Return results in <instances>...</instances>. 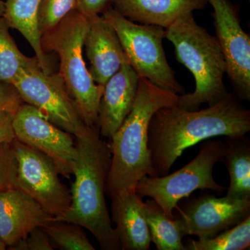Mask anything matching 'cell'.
<instances>
[{"label":"cell","mask_w":250,"mask_h":250,"mask_svg":"<svg viewBox=\"0 0 250 250\" xmlns=\"http://www.w3.org/2000/svg\"><path fill=\"white\" fill-rule=\"evenodd\" d=\"M12 84L24 103L51 123L77 137L88 129L59 74H46L39 65L22 70Z\"/></svg>","instance_id":"obj_9"},{"label":"cell","mask_w":250,"mask_h":250,"mask_svg":"<svg viewBox=\"0 0 250 250\" xmlns=\"http://www.w3.org/2000/svg\"><path fill=\"white\" fill-rule=\"evenodd\" d=\"M110 199L111 220L116 224L114 229L121 250H149L152 239L145 217L142 197L133 190Z\"/></svg>","instance_id":"obj_16"},{"label":"cell","mask_w":250,"mask_h":250,"mask_svg":"<svg viewBox=\"0 0 250 250\" xmlns=\"http://www.w3.org/2000/svg\"><path fill=\"white\" fill-rule=\"evenodd\" d=\"M9 29L6 20L0 16V82L12 84L22 70L40 63L36 57L29 58L21 52Z\"/></svg>","instance_id":"obj_21"},{"label":"cell","mask_w":250,"mask_h":250,"mask_svg":"<svg viewBox=\"0 0 250 250\" xmlns=\"http://www.w3.org/2000/svg\"><path fill=\"white\" fill-rule=\"evenodd\" d=\"M12 126L15 139L45 154L53 161L60 174L70 177L78 155L71 134L27 103L22 104L13 116Z\"/></svg>","instance_id":"obj_11"},{"label":"cell","mask_w":250,"mask_h":250,"mask_svg":"<svg viewBox=\"0 0 250 250\" xmlns=\"http://www.w3.org/2000/svg\"><path fill=\"white\" fill-rule=\"evenodd\" d=\"M250 131V111L234 93L197 111L177 104L158 110L148 130V147L156 177L169 173L184 151L210 138L234 137Z\"/></svg>","instance_id":"obj_1"},{"label":"cell","mask_w":250,"mask_h":250,"mask_svg":"<svg viewBox=\"0 0 250 250\" xmlns=\"http://www.w3.org/2000/svg\"><path fill=\"white\" fill-rule=\"evenodd\" d=\"M165 38L174 45L177 60L195 79V90L179 95L177 106L197 111L204 104L211 106L227 96L223 52L215 36L197 24L193 13L184 15L166 29Z\"/></svg>","instance_id":"obj_4"},{"label":"cell","mask_w":250,"mask_h":250,"mask_svg":"<svg viewBox=\"0 0 250 250\" xmlns=\"http://www.w3.org/2000/svg\"><path fill=\"white\" fill-rule=\"evenodd\" d=\"M179 98L178 94L140 77L132 110L110 139L111 162L106 187L110 198L135 190L145 176L156 177L148 147L149 123L158 110L177 104Z\"/></svg>","instance_id":"obj_3"},{"label":"cell","mask_w":250,"mask_h":250,"mask_svg":"<svg viewBox=\"0 0 250 250\" xmlns=\"http://www.w3.org/2000/svg\"><path fill=\"white\" fill-rule=\"evenodd\" d=\"M14 160V187L25 192L55 220L67 213L71 195L53 161L16 139L10 143Z\"/></svg>","instance_id":"obj_8"},{"label":"cell","mask_w":250,"mask_h":250,"mask_svg":"<svg viewBox=\"0 0 250 250\" xmlns=\"http://www.w3.org/2000/svg\"><path fill=\"white\" fill-rule=\"evenodd\" d=\"M6 249V244L1 241V238H0V250H4Z\"/></svg>","instance_id":"obj_31"},{"label":"cell","mask_w":250,"mask_h":250,"mask_svg":"<svg viewBox=\"0 0 250 250\" xmlns=\"http://www.w3.org/2000/svg\"><path fill=\"white\" fill-rule=\"evenodd\" d=\"M207 0H113L111 7L129 21L167 29L184 15L205 9Z\"/></svg>","instance_id":"obj_17"},{"label":"cell","mask_w":250,"mask_h":250,"mask_svg":"<svg viewBox=\"0 0 250 250\" xmlns=\"http://www.w3.org/2000/svg\"><path fill=\"white\" fill-rule=\"evenodd\" d=\"M144 213L152 242L158 250H186L178 221L170 218L153 199L144 202Z\"/></svg>","instance_id":"obj_20"},{"label":"cell","mask_w":250,"mask_h":250,"mask_svg":"<svg viewBox=\"0 0 250 250\" xmlns=\"http://www.w3.org/2000/svg\"><path fill=\"white\" fill-rule=\"evenodd\" d=\"M50 239L54 249L95 250L83 228L71 222L54 220L42 228Z\"/></svg>","instance_id":"obj_23"},{"label":"cell","mask_w":250,"mask_h":250,"mask_svg":"<svg viewBox=\"0 0 250 250\" xmlns=\"http://www.w3.org/2000/svg\"><path fill=\"white\" fill-rule=\"evenodd\" d=\"M225 142L205 140L196 157L174 173L162 177L145 176L140 179L135 191L141 197H151L157 202L170 218L179 202L192 192L211 190L221 195L228 188L215 182L213 169L216 163L223 161Z\"/></svg>","instance_id":"obj_6"},{"label":"cell","mask_w":250,"mask_h":250,"mask_svg":"<svg viewBox=\"0 0 250 250\" xmlns=\"http://www.w3.org/2000/svg\"><path fill=\"white\" fill-rule=\"evenodd\" d=\"M55 220L34 199L14 187L0 190V238L12 249L36 228Z\"/></svg>","instance_id":"obj_14"},{"label":"cell","mask_w":250,"mask_h":250,"mask_svg":"<svg viewBox=\"0 0 250 250\" xmlns=\"http://www.w3.org/2000/svg\"><path fill=\"white\" fill-rule=\"evenodd\" d=\"M113 0H77V10L85 16L101 15L111 7Z\"/></svg>","instance_id":"obj_28"},{"label":"cell","mask_w":250,"mask_h":250,"mask_svg":"<svg viewBox=\"0 0 250 250\" xmlns=\"http://www.w3.org/2000/svg\"><path fill=\"white\" fill-rule=\"evenodd\" d=\"M41 0H6L3 17L10 28L16 29L25 38L35 52L41 70L53 73L50 58L41 46V36L38 29L37 13Z\"/></svg>","instance_id":"obj_18"},{"label":"cell","mask_w":250,"mask_h":250,"mask_svg":"<svg viewBox=\"0 0 250 250\" xmlns=\"http://www.w3.org/2000/svg\"><path fill=\"white\" fill-rule=\"evenodd\" d=\"M13 116L9 113H0V145L11 143L15 139Z\"/></svg>","instance_id":"obj_29"},{"label":"cell","mask_w":250,"mask_h":250,"mask_svg":"<svg viewBox=\"0 0 250 250\" xmlns=\"http://www.w3.org/2000/svg\"><path fill=\"white\" fill-rule=\"evenodd\" d=\"M174 217L186 236L209 239L250 215V200L205 194L189 200Z\"/></svg>","instance_id":"obj_12"},{"label":"cell","mask_w":250,"mask_h":250,"mask_svg":"<svg viewBox=\"0 0 250 250\" xmlns=\"http://www.w3.org/2000/svg\"><path fill=\"white\" fill-rule=\"evenodd\" d=\"M102 15L114 28L130 65L140 77L163 89L185 93L166 59L163 45L166 29L152 24H136L111 6Z\"/></svg>","instance_id":"obj_7"},{"label":"cell","mask_w":250,"mask_h":250,"mask_svg":"<svg viewBox=\"0 0 250 250\" xmlns=\"http://www.w3.org/2000/svg\"><path fill=\"white\" fill-rule=\"evenodd\" d=\"M223 162L229 174L226 196L250 200V141L246 135L226 137Z\"/></svg>","instance_id":"obj_19"},{"label":"cell","mask_w":250,"mask_h":250,"mask_svg":"<svg viewBox=\"0 0 250 250\" xmlns=\"http://www.w3.org/2000/svg\"><path fill=\"white\" fill-rule=\"evenodd\" d=\"M5 11V3L2 0H0V16H4Z\"/></svg>","instance_id":"obj_30"},{"label":"cell","mask_w":250,"mask_h":250,"mask_svg":"<svg viewBox=\"0 0 250 250\" xmlns=\"http://www.w3.org/2000/svg\"><path fill=\"white\" fill-rule=\"evenodd\" d=\"M250 246V215L236 226L209 239H190L186 250H244Z\"/></svg>","instance_id":"obj_22"},{"label":"cell","mask_w":250,"mask_h":250,"mask_svg":"<svg viewBox=\"0 0 250 250\" xmlns=\"http://www.w3.org/2000/svg\"><path fill=\"white\" fill-rule=\"evenodd\" d=\"M14 160L10 143L0 145V190L14 187Z\"/></svg>","instance_id":"obj_25"},{"label":"cell","mask_w":250,"mask_h":250,"mask_svg":"<svg viewBox=\"0 0 250 250\" xmlns=\"http://www.w3.org/2000/svg\"><path fill=\"white\" fill-rule=\"evenodd\" d=\"M213 9L215 38L225 58L234 93L250 100V36L241 24L239 9L230 0H207Z\"/></svg>","instance_id":"obj_10"},{"label":"cell","mask_w":250,"mask_h":250,"mask_svg":"<svg viewBox=\"0 0 250 250\" xmlns=\"http://www.w3.org/2000/svg\"><path fill=\"white\" fill-rule=\"evenodd\" d=\"M76 9L77 0H41L37 13L38 29L41 36L52 30Z\"/></svg>","instance_id":"obj_24"},{"label":"cell","mask_w":250,"mask_h":250,"mask_svg":"<svg viewBox=\"0 0 250 250\" xmlns=\"http://www.w3.org/2000/svg\"><path fill=\"white\" fill-rule=\"evenodd\" d=\"M24 103L14 85L0 82V113H9L14 116Z\"/></svg>","instance_id":"obj_26"},{"label":"cell","mask_w":250,"mask_h":250,"mask_svg":"<svg viewBox=\"0 0 250 250\" xmlns=\"http://www.w3.org/2000/svg\"><path fill=\"white\" fill-rule=\"evenodd\" d=\"M12 250H53L54 248L43 229L39 227L31 231L27 238L20 241Z\"/></svg>","instance_id":"obj_27"},{"label":"cell","mask_w":250,"mask_h":250,"mask_svg":"<svg viewBox=\"0 0 250 250\" xmlns=\"http://www.w3.org/2000/svg\"><path fill=\"white\" fill-rule=\"evenodd\" d=\"M248 1H250V0H248Z\"/></svg>","instance_id":"obj_32"},{"label":"cell","mask_w":250,"mask_h":250,"mask_svg":"<svg viewBox=\"0 0 250 250\" xmlns=\"http://www.w3.org/2000/svg\"><path fill=\"white\" fill-rule=\"evenodd\" d=\"M88 29L83 49L89 62L90 75L97 84L105 83L124 63H129L113 26L103 15L87 18Z\"/></svg>","instance_id":"obj_13"},{"label":"cell","mask_w":250,"mask_h":250,"mask_svg":"<svg viewBox=\"0 0 250 250\" xmlns=\"http://www.w3.org/2000/svg\"><path fill=\"white\" fill-rule=\"evenodd\" d=\"M87 29V18L74 10L57 27L41 36V46L46 54L58 55L59 75L83 123L89 127H98L99 105L104 86L94 82L83 59Z\"/></svg>","instance_id":"obj_5"},{"label":"cell","mask_w":250,"mask_h":250,"mask_svg":"<svg viewBox=\"0 0 250 250\" xmlns=\"http://www.w3.org/2000/svg\"><path fill=\"white\" fill-rule=\"evenodd\" d=\"M75 139L78 155L72 172L75 180L70 191L71 202L63 218L59 220L86 229L101 249L121 250L105 200L111 162L109 144L103 141L98 126L88 127Z\"/></svg>","instance_id":"obj_2"},{"label":"cell","mask_w":250,"mask_h":250,"mask_svg":"<svg viewBox=\"0 0 250 250\" xmlns=\"http://www.w3.org/2000/svg\"><path fill=\"white\" fill-rule=\"evenodd\" d=\"M140 77L124 63L105 83L98 110L100 136L111 139L134 106Z\"/></svg>","instance_id":"obj_15"}]
</instances>
